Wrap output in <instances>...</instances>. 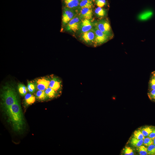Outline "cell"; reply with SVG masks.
Returning a JSON list of instances; mask_svg holds the SVG:
<instances>
[{
	"label": "cell",
	"instance_id": "6da1fadb",
	"mask_svg": "<svg viewBox=\"0 0 155 155\" xmlns=\"http://www.w3.org/2000/svg\"><path fill=\"white\" fill-rule=\"evenodd\" d=\"M14 130L21 129L24 124L23 115L18 101L5 109Z\"/></svg>",
	"mask_w": 155,
	"mask_h": 155
},
{
	"label": "cell",
	"instance_id": "7a4b0ae2",
	"mask_svg": "<svg viewBox=\"0 0 155 155\" xmlns=\"http://www.w3.org/2000/svg\"><path fill=\"white\" fill-rule=\"evenodd\" d=\"M2 96L5 109L18 101L15 91L11 88L7 87L5 88Z\"/></svg>",
	"mask_w": 155,
	"mask_h": 155
},
{
	"label": "cell",
	"instance_id": "3957f363",
	"mask_svg": "<svg viewBox=\"0 0 155 155\" xmlns=\"http://www.w3.org/2000/svg\"><path fill=\"white\" fill-rule=\"evenodd\" d=\"M95 38L93 46H97L106 42L108 40L109 36L102 32L96 26L94 29Z\"/></svg>",
	"mask_w": 155,
	"mask_h": 155
},
{
	"label": "cell",
	"instance_id": "277c9868",
	"mask_svg": "<svg viewBox=\"0 0 155 155\" xmlns=\"http://www.w3.org/2000/svg\"><path fill=\"white\" fill-rule=\"evenodd\" d=\"M95 38V34L94 30L83 33L81 37L82 40L86 44L93 45Z\"/></svg>",
	"mask_w": 155,
	"mask_h": 155
},
{
	"label": "cell",
	"instance_id": "5b68a950",
	"mask_svg": "<svg viewBox=\"0 0 155 155\" xmlns=\"http://www.w3.org/2000/svg\"><path fill=\"white\" fill-rule=\"evenodd\" d=\"M80 20L78 17L73 18L67 24L66 30L75 32L80 28L81 23Z\"/></svg>",
	"mask_w": 155,
	"mask_h": 155
},
{
	"label": "cell",
	"instance_id": "8992f818",
	"mask_svg": "<svg viewBox=\"0 0 155 155\" xmlns=\"http://www.w3.org/2000/svg\"><path fill=\"white\" fill-rule=\"evenodd\" d=\"M74 12L71 9L65 8L63 11L62 17V22L63 25L67 24L73 18Z\"/></svg>",
	"mask_w": 155,
	"mask_h": 155
},
{
	"label": "cell",
	"instance_id": "52a82bcc",
	"mask_svg": "<svg viewBox=\"0 0 155 155\" xmlns=\"http://www.w3.org/2000/svg\"><path fill=\"white\" fill-rule=\"evenodd\" d=\"M96 27L104 34L108 36H110L111 27L107 21L104 20L100 21L98 23Z\"/></svg>",
	"mask_w": 155,
	"mask_h": 155
},
{
	"label": "cell",
	"instance_id": "ba28073f",
	"mask_svg": "<svg viewBox=\"0 0 155 155\" xmlns=\"http://www.w3.org/2000/svg\"><path fill=\"white\" fill-rule=\"evenodd\" d=\"M61 82L57 77H53L50 80L49 87L57 92L61 88Z\"/></svg>",
	"mask_w": 155,
	"mask_h": 155
},
{
	"label": "cell",
	"instance_id": "9c48e42d",
	"mask_svg": "<svg viewBox=\"0 0 155 155\" xmlns=\"http://www.w3.org/2000/svg\"><path fill=\"white\" fill-rule=\"evenodd\" d=\"M92 25L89 20L84 19L81 22L80 29L83 33L92 30Z\"/></svg>",
	"mask_w": 155,
	"mask_h": 155
},
{
	"label": "cell",
	"instance_id": "30bf717a",
	"mask_svg": "<svg viewBox=\"0 0 155 155\" xmlns=\"http://www.w3.org/2000/svg\"><path fill=\"white\" fill-rule=\"evenodd\" d=\"M50 80L44 78L40 79L37 82V88L39 90L44 91L49 87Z\"/></svg>",
	"mask_w": 155,
	"mask_h": 155
},
{
	"label": "cell",
	"instance_id": "8fae6325",
	"mask_svg": "<svg viewBox=\"0 0 155 155\" xmlns=\"http://www.w3.org/2000/svg\"><path fill=\"white\" fill-rule=\"evenodd\" d=\"M80 14L81 16L84 19L89 20L92 18V8H84L81 9Z\"/></svg>",
	"mask_w": 155,
	"mask_h": 155
},
{
	"label": "cell",
	"instance_id": "7c38bea8",
	"mask_svg": "<svg viewBox=\"0 0 155 155\" xmlns=\"http://www.w3.org/2000/svg\"><path fill=\"white\" fill-rule=\"evenodd\" d=\"M66 7L69 9H75L79 5V0H64Z\"/></svg>",
	"mask_w": 155,
	"mask_h": 155
},
{
	"label": "cell",
	"instance_id": "4fadbf2b",
	"mask_svg": "<svg viewBox=\"0 0 155 155\" xmlns=\"http://www.w3.org/2000/svg\"><path fill=\"white\" fill-rule=\"evenodd\" d=\"M155 127L152 126H147L142 127L140 129L145 137H148L152 132Z\"/></svg>",
	"mask_w": 155,
	"mask_h": 155
},
{
	"label": "cell",
	"instance_id": "5bb4252c",
	"mask_svg": "<svg viewBox=\"0 0 155 155\" xmlns=\"http://www.w3.org/2000/svg\"><path fill=\"white\" fill-rule=\"evenodd\" d=\"M155 90V71L151 73L148 84V90Z\"/></svg>",
	"mask_w": 155,
	"mask_h": 155
},
{
	"label": "cell",
	"instance_id": "9a60e30c",
	"mask_svg": "<svg viewBox=\"0 0 155 155\" xmlns=\"http://www.w3.org/2000/svg\"><path fill=\"white\" fill-rule=\"evenodd\" d=\"M144 139L139 140L133 137L131 138L130 143L132 146L137 148L143 144Z\"/></svg>",
	"mask_w": 155,
	"mask_h": 155
},
{
	"label": "cell",
	"instance_id": "2e32d148",
	"mask_svg": "<svg viewBox=\"0 0 155 155\" xmlns=\"http://www.w3.org/2000/svg\"><path fill=\"white\" fill-rule=\"evenodd\" d=\"M152 15V11H147L140 14L138 16V18L140 20H144L148 19Z\"/></svg>",
	"mask_w": 155,
	"mask_h": 155
},
{
	"label": "cell",
	"instance_id": "e0dca14e",
	"mask_svg": "<svg viewBox=\"0 0 155 155\" xmlns=\"http://www.w3.org/2000/svg\"><path fill=\"white\" fill-rule=\"evenodd\" d=\"M93 4L91 0H82L80 3L79 6L81 9L84 8H92Z\"/></svg>",
	"mask_w": 155,
	"mask_h": 155
},
{
	"label": "cell",
	"instance_id": "ac0fdd59",
	"mask_svg": "<svg viewBox=\"0 0 155 155\" xmlns=\"http://www.w3.org/2000/svg\"><path fill=\"white\" fill-rule=\"evenodd\" d=\"M25 102L27 104H31L33 103L35 101V97L30 93L27 94L25 97Z\"/></svg>",
	"mask_w": 155,
	"mask_h": 155
},
{
	"label": "cell",
	"instance_id": "d6986e66",
	"mask_svg": "<svg viewBox=\"0 0 155 155\" xmlns=\"http://www.w3.org/2000/svg\"><path fill=\"white\" fill-rule=\"evenodd\" d=\"M45 92L47 96L50 98H53L55 97L57 93V92L53 89L48 87L45 90Z\"/></svg>",
	"mask_w": 155,
	"mask_h": 155
},
{
	"label": "cell",
	"instance_id": "ffe728a7",
	"mask_svg": "<svg viewBox=\"0 0 155 155\" xmlns=\"http://www.w3.org/2000/svg\"><path fill=\"white\" fill-rule=\"evenodd\" d=\"M133 137L139 140L144 139L145 137L140 129L135 130L133 132Z\"/></svg>",
	"mask_w": 155,
	"mask_h": 155
},
{
	"label": "cell",
	"instance_id": "44dd1931",
	"mask_svg": "<svg viewBox=\"0 0 155 155\" xmlns=\"http://www.w3.org/2000/svg\"><path fill=\"white\" fill-rule=\"evenodd\" d=\"M137 150L139 154L140 155L148 154L147 148L144 146L142 145L137 148Z\"/></svg>",
	"mask_w": 155,
	"mask_h": 155
},
{
	"label": "cell",
	"instance_id": "7402d4cb",
	"mask_svg": "<svg viewBox=\"0 0 155 155\" xmlns=\"http://www.w3.org/2000/svg\"><path fill=\"white\" fill-rule=\"evenodd\" d=\"M95 13L98 16L102 17L105 16L106 11L102 7H98L95 9Z\"/></svg>",
	"mask_w": 155,
	"mask_h": 155
},
{
	"label": "cell",
	"instance_id": "603a6c76",
	"mask_svg": "<svg viewBox=\"0 0 155 155\" xmlns=\"http://www.w3.org/2000/svg\"><path fill=\"white\" fill-rule=\"evenodd\" d=\"M19 92L22 96H25L26 94L27 91V89L24 85L20 84L18 86Z\"/></svg>",
	"mask_w": 155,
	"mask_h": 155
},
{
	"label": "cell",
	"instance_id": "cb8c5ba5",
	"mask_svg": "<svg viewBox=\"0 0 155 155\" xmlns=\"http://www.w3.org/2000/svg\"><path fill=\"white\" fill-rule=\"evenodd\" d=\"M122 152L123 154L125 155H133L134 154L133 149L127 146L123 148Z\"/></svg>",
	"mask_w": 155,
	"mask_h": 155
},
{
	"label": "cell",
	"instance_id": "d4e9b609",
	"mask_svg": "<svg viewBox=\"0 0 155 155\" xmlns=\"http://www.w3.org/2000/svg\"><path fill=\"white\" fill-rule=\"evenodd\" d=\"M36 96L38 98L41 100L45 99L47 96L44 91L39 90L37 92Z\"/></svg>",
	"mask_w": 155,
	"mask_h": 155
},
{
	"label": "cell",
	"instance_id": "484cf974",
	"mask_svg": "<svg viewBox=\"0 0 155 155\" xmlns=\"http://www.w3.org/2000/svg\"><path fill=\"white\" fill-rule=\"evenodd\" d=\"M153 144V139L148 136L144 139L143 144L146 146H148Z\"/></svg>",
	"mask_w": 155,
	"mask_h": 155
},
{
	"label": "cell",
	"instance_id": "4316f807",
	"mask_svg": "<svg viewBox=\"0 0 155 155\" xmlns=\"http://www.w3.org/2000/svg\"><path fill=\"white\" fill-rule=\"evenodd\" d=\"M148 154L155 155V145L154 144L147 146Z\"/></svg>",
	"mask_w": 155,
	"mask_h": 155
},
{
	"label": "cell",
	"instance_id": "83f0119b",
	"mask_svg": "<svg viewBox=\"0 0 155 155\" xmlns=\"http://www.w3.org/2000/svg\"><path fill=\"white\" fill-rule=\"evenodd\" d=\"M27 89L30 92L32 93L35 90V86L34 84L32 83H28L27 86Z\"/></svg>",
	"mask_w": 155,
	"mask_h": 155
},
{
	"label": "cell",
	"instance_id": "f1b7e54d",
	"mask_svg": "<svg viewBox=\"0 0 155 155\" xmlns=\"http://www.w3.org/2000/svg\"><path fill=\"white\" fill-rule=\"evenodd\" d=\"M106 4L105 0H96V4L98 7H102Z\"/></svg>",
	"mask_w": 155,
	"mask_h": 155
},
{
	"label": "cell",
	"instance_id": "f546056e",
	"mask_svg": "<svg viewBox=\"0 0 155 155\" xmlns=\"http://www.w3.org/2000/svg\"><path fill=\"white\" fill-rule=\"evenodd\" d=\"M148 137L153 139H154L155 138V127Z\"/></svg>",
	"mask_w": 155,
	"mask_h": 155
},
{
	"label": "cell",
	"instance_id": "4dcf8cb0",
	"mask_svg": "<svg viewBox=\"0 0 155 155\" xmlns=\"http://www.w3.org/2000/svg\"><path fill=\"white\" fill-rule=\"evenodd\" d=\"M153 144L155 145V138L153 139Z\"/></svg>",
	"mask_w": 155,
	"mask_h": 155
}]
</instances>
